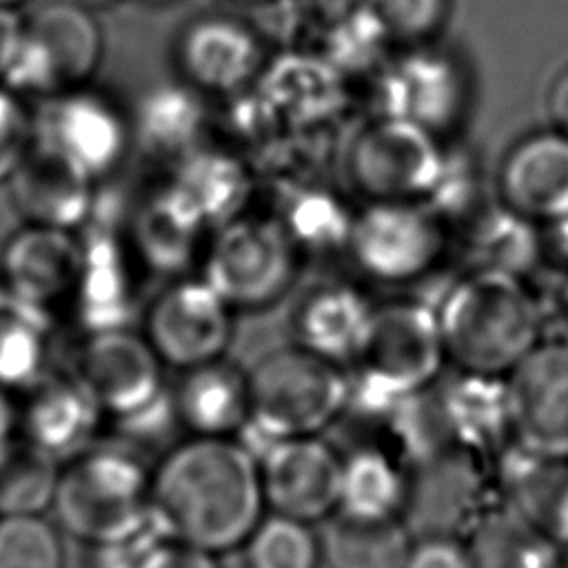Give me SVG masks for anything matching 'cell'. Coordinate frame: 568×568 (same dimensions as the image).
<instances>
[{
    "label": "cell",
    "instance_id": "obj_49",
    "mask_svg": "<svg viewBox=\"0 0 568 568\" xmlns=\"http://www.w3.org/2000/svg\"><path fill=\"white\" fill-rule=\"evenodd\" d=\"M16 422V408L11 404V399L7 397L4 388L0 386V444H4L7 439H11V428Z\"/></svg>",
    "mask_w": 568,
    "mask_h": 568
},
{
    "label": "cell",
    "instance_id": "obj_16",
    "mask_svg": "<svg viewBox=\"0 0 568 568\" xmlns=\"http://www.w3.org/2000/svg\"><path fill=\"white\" fill-rule=\"evenodd\" d=\"M257 468L262 495L284 517L320 519L339 504L342 459L315 435L268 444Z\"/></svg>",
    "mask_w": 568,
    "mask_h": 568
},
{
    "label": "cell",
    "instance_id": "obj_33",
    "mask_svg": "<svg viewBox=\"0 0 568 568\" xmlns=\"http://www.w3.org/2000/svg\"><path fill=\"white\" fill-rule=\"evenodd\" d=\"M473 268L504 271L526 277L544 260L541 226L499 204L486 211L473 226Z\"/></svg>",
    "mask_w": 568,
    "mask_h": 568
},
{
    "label": "cell",
    "instance_id": "obj_26",
    "mask_svg": "<svg viewBox=\"0 0 568 568\" xmlns=\"http://www.w3.org/2000/svg\"><path fill=\"white\" fill-rule=\"evenodd\" d=\"M71 297L91 335L124 328L133 306V275L118 242L98 237L82 244V266Z\"/></svg>",
    "mask_w": 568,
    "mask_h": 568
},
{
    "label": "cell",
    "instance_id": "obj_24",
    "mask_svg": "<svg viewBox=\"0 0 568 568\" xmlns=\"http://www.w3.org/2000/svg\"><path fill=\"white\" fill-rule=\"evenodd\" d=\"M211 229L164 184L140 204L133 220V251L155 273L180 277L202 260Z\"/></svg>",
    "mask_w": 568,
    "mask_h": 568
},
{
    "label": "cell",
    "instance_id": "obj_42",
    "mask_svg": "<svg viewBox=\"0 0 568 568\" xmlns=\"http://www.w3.org/2000/svg\"><path fill=\"white\" fill-rule=\"evenodd\" d=\"M133 568H217L211 552L175 541V544H151L138 555Z\"/></svg>",
    "mask_w": 568,
    "mask_h": 568
},
{
    "label": "cell",
    "instance_id": "obj_34",
    "mask_svg": "<svg viewBox=\"0 0 568 568\" xmlns=\"http://www.w3.org/2000/svg\"><path fill=\"white\" fill-rule=\"evenodd\" d=\"M353 213L355 211L346 209L335 193L308 184L295 186L288 193L286 204H282V213L275 220L302 255L304 251L326 253L346 248Z\"/></svg>",
    "mask_w": 568,
    "mask_h": 568
},
{
    "label": "cell",
    "instance_id": "obj_20",
    "mask_svg": "<svg viewBox=\"0 0 568 568\" xmlns=\"http://www.w3.org/2000/svg\"><path fill=\"white\" fill-rule=\"evenodd\" d=\"M82 266V242L69 229L27 224L13 233L0 255L2 286L49 308L71 297Z\"/></svg>",
    "mask_w": 568,
    "mask_h": 568
},
{
    "label": "cell",
    "instance_id": "obj_31",
    "mask_svg": "<svg viewBox=\"0 0 568 568\" xmlns=\"http://www.w3.org/2000/svg\"><path fill=\"white\" fill-rule=\"evenodd\" d=\"M324 555L331 568H404L410 555L406 526L393 517H366L339 510L324 528Z\"/></svg>",
    "mask_w": 568,
    "mask_h": 568
},
{
    "label": "cell",
    "instance_id": "obj_2",
    "mask_svg": "<svg viewBox=\"0 0 568 568\" xmlns=\"http://www.w3.org/2000/svg\"><path fill=\"white\" fill-rule=\"evenodd\" d=\"M446 364L457 373L506 377L539 342L544 304L526 277L470 268L435 306Z\"/></svg>",
    "mask_w": 568,
    "mask_h": 568
},
{
    "label": "cell",
    "instance_id": "obj_41",
    "mask_svg": "<svg viewBox=\"0 0 568 568\" xmlns=\"http://www.w3.org/2000/svg\"><path fill=\"white\" fill-rule=\"evenodd\" d=\"M33 144L31 120L18 95L0 87V182H7Z\"/></svg>",
    "mask_w": 568,
    "mask_h": 568
},
{
    "label": "cell",
    "instance_id": "obj_32",
    "mask_svg": "<svg viewBox=\"0 0 568 568\" xmlns=\"http://www.w3.org/2000/svg\"><path fill=\"white\" fill-rule=\"evenodd\" d=\"M49 308L0 286V386H31L42 377L51 333Z\"/></svg>",
    "mask_w": 568,
    "mask_h": 568
},
{
    "label": "cell",
    "instance_id": "obj_45",
    "mask_svg": "<svg viewBox=\"0 0 568 568\" xmlns=\"http://www.w3.org/2000/svg\"><path fill=\"white\" fill-rule=\"evenodd\" d=\"M22 20L7 7H0V78L7 75L20 42Z\"/></svg>",
    "mask_w": 568,
    "mask_h": 568
},
{
    "label": "cell",
    "instance_id": "obj_21",
    "mask_svg": "<svg viewBox=\"0 0 568 568\" xmlns=\"http://www.w3.org/2000/svg\"><path fill=\"white\" fill-rule=\"evenodd\" d=\"M173 415L200 437H231L251 419L248 373L222 359L182 371L171 390Z\"/></svg>",
    "mask_w": 568,
    "mask_h": 568
},
{
    "label": "cell",
    "instance_id": "obj_18",
    "mask_svg": "<svg viewBox=\"0 0 568 568\" xmlns=\"http://www.w3.org/2000/svg\"><path fill=\"white\" fill-rule=\"evenodd\" d=\"M93 180L80 164L40 138L29 146L7 182L11 200L27 224L71 231L91 213Z\"/></svg>",
    "mask_w": 568,
    "mask_h": 568
},
{
    "label": "cell",
    "instance_id": "obj_13",
    "mask_svg": "<svg viewBox=\"0 0 568 568\" xmlns=\"http://www.w3.org/2000/svg\"><path fill=\"white\" fill-rule=\"evenodd\" d=\"M180 80L197 93L233 98L264 71L260 33L231 13H204L189 20L173 47Z\"/></svg>",
    "mask_w": 568,
    "mask_h": 568
},
{
    "label": "cell",
    "instance_id": "obj_23",
    "mask_svg": "<svg viewBox=\"0 0 568 568\" xmlns=\"http://www.w3.org/2000/svg\"><path fill=\"white\" fill-rule=\"evenodd\" d=\"M166 184L215 231L244 215L253 193V173L237 153L200 144L175 162Z\"/></svg>",
    "mask_w": 568,
    "mask_h": 568
},
{
    "label": "cell",
    "instance_id": "obj_44",
    "mask_svg": "<svg viewBox=\"0 0 568 568\" xmlns=\"http://www.w3.org/2000/svg\"><path fill=\"white\" fill-rule=\"evenodd\" d=\"M544 109H546L550 129L568 138V64L552 75L546 89Z\"/></svg>",
    "mask_w": 568,
    "mask_h": 568
},
{
    "label": "cell",
    "instance_id": "obj_19",
    "mask_svg": "<svg viewBox=\"0 0 568 568\" xmlns=\"http://www.w3.org/2000/svg\"><path fill=\"white\" fill-rule=\"evenodd\" d=\"M42 140L100 178L122 160L129 124L111 100L82 87L55 95L44 115Z\"/></svg>",
    "mask_w": 568,
    "mask_h": 568
},
{
    "label": "cell",
    "instance_id": "obj_51",
    "mask_svg": "<svg viewBox=\"0 0 568 568\" xmlns=\"http://www.w3.org/2000/svg\"><path fill=\"white\" fill-rule=\"evenodd\" d=\"M18 2H22V0H0V7L11 9V7H13V4H18Z\"/></svg>",
    "mask_w": 568,
    "mask_h": 568
},
{
    "label": "cell",
    "instance_id": "obj_15",
    "mask_svg": "<svg viewBox=\"0 0 568 568\" xmlns=\"http://www.w3.org/2000/svg\"><path fill=\"white\" fill-rule=\"evenodd\" d=\"M479 453L448 444L426 453L406 479L404 508L410 530L424 537H450L477 524L484 506Z\"/></svg>",
    "mask_w": 568,
    "mask_h": 568
},
{
    "label": "cell",
    "instance_id": "obj_14",
    "mask_svg": "<svg viewBox=\"0 0 568 568\" xmlns=\"http://www.w3.org/2000/svg\"><path fill=\"white\" fill-rule=\"evenodd\" d=\"M162 366L144 335L113 328L89 335L75 375L102 410L129 422L169 399Z\"/></svg>",
    "mask_w": 568,
    "mask_h": 568
},
{
    "label": "cell",
    "instance_id": "obj_22",
    "mask_svg": "<svg viewBox=\"0 0 568 568\" xmlns=\"http://www.w3.org/2000/svg\"><path fill=\"white\" fill-rule=\"evenodd\" d=\"M375 306L351 284H322L308 291L293 315L295 344L333 364H353Z\"/></svg>",
    "mask_w": 568,
    "mask_h": 568
},
{
    "label": "cell",
    "instance_id": "obj_9",
    "mask_svg": "<svg viewBox=\"0 0 568 568\" xmlns=\"http://www.w3.org/2000/svg\"><path fill=\"white\" fill-rule=\"evenodd\" d=\"M55 501L69 530L113 544L142 526L151 506V481L135 459L120 453H93L58 479Z\"/></svg>",
    "mask_w": 568,
    "mask_h": 568
},
{
    "label": "cell",
    "instance_id": "obj_47",
    "mask_svg": "<svg viewBox=\"0 0 568 568\" xmlns=\"http://www.w3.org/2000/svg\"><path fill=\"white\" fill-rule=\"evenodd\" d=\"M544 231V257H552L568 275V213L557 222L541 226Z\"/></svg>",
    "mask_w": 568,
    "mask_h": 568
},
{
    "label": "cell",
    "instance_id": "obj_4",
    "mask_svg": "<svg viewBox=\"0 0 568 568\" xmlns=\"http://www.w3.org/2000/svg\"><path fill=\"white\" fill-rule=\"evenodd\" d=\"M353 364L357 388L379 408L424 393L446 364L435 308L404 300L375 306Z\"/></svg>",
    "mask_w": 568,
    "mask_h": 568
},
{
    "label": "cell",
    "instance_id": "obj_36",
    "mask_svg": "<svg viewBox=\"0 0 568 568\" xmlns=\"http://www.w3.org/2000/svg\"><path fill=\"white\" fill-rule=\"evenodd\" d=\"M58 475L49 450L33 442L7 439L0 444V510L29 515L55 493Z\"/></svg>",
    "mask_w": 568,
    "mask_h": 568
},
{
    "label": "cell",
    "instance_id": "obj_27",
    "mask_svg": "<svg viewBox=\"0 0 568 568\" xmlns=\"http://www.w3.org/2000/svg\"><path fill=\"white\" fill-rule=\"evenodd\" d=\"M29 388L22 413L29 442L51 453L80 444L93 430L102 408L78 375L40 377Z\"/></svg>",
    "mask_w": 568,
    "mask_h": 568
},
{
    "label": "cell",
    "instance_id": "obj_48",
    "mask_svg": "<svg viewBox=\"0 0 568 568\" xmlns=\"http://www.w3.org/2000/svg\"><path fill=\"white\" fill-rule=\"evenodd\" d=\"M362 4H364V0H306L308 11L313 16H317L320 20H324L326 24L342 20L344 16L353 13Z\"/></svg>",
    "mask_w": 568,
    "mask_h": 568
},
{
    "label": "cell",
    "instance_id": "obj_38",
    "mask_svg": "<svg viewBox=\"0 0 568 568\" xmlns=\"http://www.w3.org/2000/svg\"><path fill=\"white\" fill-rule=\"evenodd\" d=\"M251 568H315L317 546L304 521L277 515L251 532Z\"/></svg>",
    "mask_w": 568,
    "mask_h": 568
},
{
    "label": "cell",
    "instance_id": "obj_5",
    "mask_svg": "<svg viewBox=\"0 0 568 568\" xmlns=\"http://www.w3.org/2000/svg\"><path fill=\"white\" fill-rule=\"evenodd\" d=\"M300 257L275 217L244 213L209 237L200 277L235 313L262 311L286 295L295 282Z\"/></svg>",
    "mask_w": 568,
    "mask_h": 568
},
{
    "label": "cell",
    "instance_id": "obj_25",
    "mask_svg": "<svg viewBox=\"0 0 568 568\" xmlns=\"http://www.w3.org/2000/svg\"><path fill=\"white\" fill-rule=\"evenodd\" d=\"M448 444L481 453L513 437L504 377L457 373L439 397Z\"/></svg>",
    "mask_w": 568,
    "mask_h": 568
},
{
    "label": "cell",
    "instance_id": "obj_39",
    "mask_svg": "<svg viewBox=\"0 0 568 568\" xmlns=\"http://www.w3.org/2000/svg\"><path fill=\"white\" fill-rule=\"evenodd\" d=\"M324 60L339 73L364 71L382 62L384 49L390 44L375 18L362 4L342 20L328 24Z\"/></svg>",
    "mask_w": 568,
    "mask_h": 568
},
{
    "label": "cell",
    "instance_id": "obj_11",
    "mask_svg": "<svg viewBox=\"0 0 568 568\" xmlns=\"http://www.w3.org/2000/svg\"><path fill=\"white\" fill-rule=\"evenodd\" d=\"M377 115L404 120L435 138L450 133L468 109V78L459 60L430 44L404 49L382 67Z\"/></svg>",
    "mask_w": 568,
    "mask_h": 568
},
{
    "label": "cell",
    "instance_id": "obj_50",
    "mask_svg": "<svg viewBox=\"0 0 568 568\" xmlns=\"http://www.w3.org/2000/svg\"><path fill=\"white\" fill-rule=\"evenodd\" d=\"M237 2H244V4H266V2H273V0H237Z\"/></svg>",
    "mask_w": 568,
    "mask_h": 568
},
{
    "label": "cell",
    "instance_id": "obj_7",
    "mask_svg": "<svg viewBox=\"0 0 568 568\" xmlns=\"http://www.w3.org/2000/svg\"><path fill=\"white\" fill-rule=\"evenodd\" d=\"M446 220L424 202H364L353 213L346 255L379 284H410L426 277L446 255Z\"/></svg>",
    "mask_w": 568,
    "mask_h": 568
},
{
    "label": "cell",
    "instance_id": "obj_35",
    "mask_svg": "<svg viewBox=\"0 0 568 568\" xmlns=\"http://www.w3.org/2000/svg\"><path fill=\"white\" fill-rule=\"evenodd\" d=\"M406 479L377 448H359L342 459L339 506L366 517H393L404 504Z\"/></svg>",
    "mask_w": 568,
    "mask_h": 568
},
{
    "label": "cell",
    "instance_id": "obj_52",
    "mask_svg": "<svg viewBox=\"0 0 568 568\" xmlns=\"http://www.w3.org/2000/svg\"><path fill=\"white\" fill-rule=\"evenodd\" d=\"M557 568H568V552H566V557L557 564Z\"/></svg>",
    "mask_w": 568,
    "mask_h": 568
},
{
    "label": "cell",
    "instance_id": "obj_37",
    "mask_svg": "<svg viewBox=\"0 0 568 568\" xmlns=\"http://www.w3.org/2000/svg\"><path fill=\"white\" fill-rule=\"evenodd\" d=\"M364 7L390 44L410 49L430 44L444 29L450 0H364Z\"/></svg>",
    "mask_w": 568,
    "mask_h": 568
},
{
    "label": "cell",
    "instance_id": "obj_12",
    "mask_svg": "<svg viewBox=\"0 0 568 568\" xmlns=\"http://www.w3.org/2000/svg\"><path fill=\"white\" fill-rule=\"evenodd\" d=\"M510 430L519 448L568 459V346L541 339L506 377Z\"/></svg>",
    "mask_w": 568,
    "mask_h": 568
},
{
    "label": "cell",
    "instance_id": "obj_6",
    "mask_svg": "<svg viewBox=\"0 0 568 568\" xmlns=\"http://www.w3.org/2000/svg\"><path fill=\"white\" fill-rule=\"evenodd\" d=\"M102 47L100 24L87 7L73 0L47 2L22 20L4 80L18 91L51 98L82 89L100 64Z\"/></svg>",
    "mask_w": 568,
    "mask_h": 568
},
{
    "label": "cell",
    "instance_id": "obj_1",
    "mask_svg": "<svg viewBox=\"0 0 568 568\" xmlns=\"http://www.w3.org/2000/svg\"><path fill=\"white\" fill-rule=\"evenodd\" d=\"M253 453L229 437H200L175 446L151 479L158 524L178 541L206 552L246 539L262 506Z\"/></svg>",
    "mask_w": 568,
    "mask_h": 568
},
{
    "label": "cell",
    "instance_id": "obj_40",
    "mask_svg": "<svg viewBox=\"0 0 568 568\" xmlns=\"http://www.w3.org/2000/svg\"><path fill=\"white\" fill-rule=\"evenodd\" d=\"M0 568H62V552L49 524L31 515L0 521Z\"/></svg>",
    "mask_w": 568,
    "mask_h": 568
},
{
    "label": "cell",
    "instance_id": "obj_8",
    "mask_svg": "<svg viewBox=\"0 0 568 568\" xmlns=\"http://www.w3.org/2000/svg\"><path fill=\"white\" fill-rule=\"evenodd\" d=\"M439 138L404 120L375 115L346 144L344 175L364 202H424L442 166Z\"/></svg>",
    "mask_w": 568,
    "mask_h": 568
},
{
    "label": "cell",
    "instance_id": "obj_29",
    "mask_svg": "<svg viewBox=\"0 0 568 568\" xmlns=\"http://www.w3.org/2000/svg\"><path fill=\"white\" fill-rule=\"evenodd\" d=\"M260 95L275 120L311 124L324 118L339 95V71L322 55H286L260 73ZM328 118V115H326Z\"/></svg>",
    "mask_w": 568,
    "mask_h": 568
},
{
    "label": "cell",
    "instance_id": "obj_10",
    "mask_svg": "<svg viewBox=\"0 0 568 568\" xmlns=\"http://www.w3.org/2000/svg\"><path fill=\"white\" fill-rule=\"evenodd\" d=\"M235 311L200 275L166 284L144 313V339L164 366L189 371L222 359L233 339Z\"/></svg>",
    "mask_w": 568,
    "mask_h": 568
},
{
    "label": "cell",
    "instance_id": "obj_17",
    "mask_svg": "<svg viewBox=\"0 0 568 568\" xmlns=\"http://www.w3.org/2000/svg\"><path fill=\"white\" fill-rule=\"evenodd\" d=\"M499 204L548 226L568 213V138L552 129L519 138L497 169Z\"/></svg>",
    "mask_w": 568,
    "mask_h": 568
},
{
    "label": "cell",
    "instance_id": "obj_43",
    "mask_svg": "<svg viewBox=\"0 0 568 568\" xmlns=\"http://www.w3.org/2000/svg\"><path fill=\"white\" fill-rule=\"evenodd\" d=\"M404 568H473L468 548L459 546L453 537H426L410 548Z\"/></svg>",
    "mask_w": 568,
    "mask_h": 568
},
{
    "label": "cell",
    "instance_id": "obj_30",
    "mask_svg": "<svg viewBox=\"0 0 568 568\" xmlns=\"http://www.w3.org/2000/svg\"><path fill=\"white\" fill-rule=\"evenodd\" d=\"M468 555L473 568H557L555 537L515 508L484 513Z\"/></svg>",
    "mask_w": 568,
    "mask_h": 568
},
{
    "label": "cell",
    "instance_id": "obj_53",
    "mask_svg": "<svg viewBox=\"0 0 568 568\" xmlns=\"http://www.w3.org/2000/svg\"><path fill=\"white\" fill-rule=\"evenodd\" d=\"M155 2H164V0H155Z\"/></svg>",
    "mask_w": 568,
    "mask_h": 568
},
{
    "label": "cell",
    "instance_id": "obj_46",
    "mask_svg": "<svg viewBox=\"0 0 568 568\" xmlns=\"http://www.w3.org/2000/svg\"><path fill=\"white\" fill-rule=\"evenodd\" d=\"M544 313H546V326H552L555 331L552 339L568 346V275L552 291L548 304L544 306Z\"/></svg>",
    "mask_w": 568,
    "mask_h": 568
},
{
    "label": "cell",
    "instance_id": "obj_28",
    "mask_svg": "<svg viewBox=\"0 0 568 568\" xmlns=\"http://www.w3.org/2000/svg\"><path fill=\"white\" fill-rule=\"evenodd\" d=\"M206 120L204 95L180 80L144 93L135 113V133L149 153L178 162L202 144Z\"/></svg>",
    "mask_w": 568,
    "mask_h": 568
},
{
    "label": "cell",
    "instance_id": "obj_3",
    "mask_svg": "<svg viewBox=\"0 0 568 568\" xmlns=\"http://www.w3.org/2000/svg\"><path fill=\"white\" fill-rule=\"evenodd\" d=\"M246 373L251 393L246 428L264 439V448L277 439L317 435L337 419L353 393V382L339 364L297 344L264 353Z\"/></svg>",
    "mask_w": 568,
    "mask_h": 568
}]
</instances>
